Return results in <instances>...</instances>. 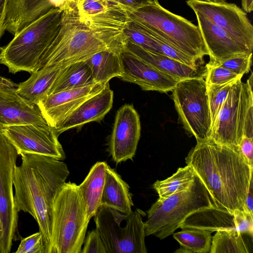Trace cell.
I'll use <instances>...</instances> for the list:
<instances>
[{
	"mask_svg": "<svg viewBox=\"0 0 253 253\" xmlns=\"http://www.w3.org/2000/svg\"><path fill=\"white\" fill-rule=\"evenodd\" d=\"M211 233L195 228H182L181 231L173 233V237L180 245L174 253H210L212 241Z\"/></svg>",
	"mask_w": 253,
	"mask_h": 253,
	"instance_id": "f546056e",
	"label": "cell"
},
{
	"mask_svg": "<svg viewBox=\"0 0 253 253\" xmlns=\"http://www.w3.org/2000/svg\"><path fill=\"white\" fill-rule=\"evenodd\" d=\"M108 83H95L50 94L37 105L47 124L55 129L81 103L100 91Z\"/></svg>",
	"mask_w": 253,
	"mask_h": 253,
	"instance_id": "e0dca14e",
	"label": "cell"
},
{
	"mask_svg": "<svg viewBox=\"0 0 253 253\" xmlns=\"http://www.w3.org/2000/svg\"><path fill=\"white\" fill-rule=\"evenodd\" d=\"M81 253H107L103 242L96 229L85 237Z\"/></svg>",
	"mask_w": 253,
	"mask_h": 253,
	"instance_id": "8d00e7d4",
	"label": "cell"
},
{
	"mask_svg": "<svg viewBox=\"0 0 253 253\" xmlns=\"http://www.w3.org/2000/svg\"><path fill=\"white\" fill-rule=\"evenodd\" d=\"M107 164L105 162L95 163L82 183L79 185L89 220L94 217L100 206Z\"/></svg>",
	"mask_w": 253,
	"mask_h": 253,
	"instance_id": "484cf974",
	"label": "cell"
},
{
	"mask_svg": "<svg viewBox=\"0 0 253 253\" xmlns=\"http://www.w3.org/2000/svg\"><path fill=\"white\" fill-rule=\"evenodd\" d=\"M207 84H221L242 79L243 76L237 75L229 69L209 62L206 65Z\"/></svg>",
	"mask_w": 253,
	"mask_h": 253,
	"instance_id": "836d02e7",
	"label": "cell"
},
{
	"mask_svg": "<svg viewBox=\"0 0 253 253\" xmlns=\"http://www.w3.org/2000/svg\"><path fill=\"white\" fill-rule=\"evenodd\" d=\"M179 228L199 229L211 233L234 230L253 236V215L244 211L232 212L213 205L192 213Z\"/></svg>",
	"mask_w": 253,
	"mask_h": 253,
	"instance_id": "5bb4252c",
	"label": "cell"
},
{
	"mask_svg": "<svg viewBox=\"0 0 253 253\" xmlns=\"http://www.w3.org/2000/svg\"><path fill=\"white\" fill-rule=\"evenodd\" d=\"M194 0V1L205 2H218L221 1L223 0Z\"/></svg>",
	"mask_w": 253,
	"mask_h": 253,
	"instance_id": "f6af8a7d",
	"label": "cell"
},
{
	"mask_svg": "<svg viewBox=\"0 0 253 253\" xmlns=\"http://www.w3.org/2000/svg\"><path fill=\"white\" fill-rule=\"evenodd\" d=\"M19 155L22 163L15 166L13 172L15 209L18 212L29 213L37 221L47 253L54 199L70 172L65 163L54 158L23 152Z\"/></svg>",
	"mask_w": 253,
	"mask_h": 253,
	"instance_id": "3957f363",
	"label": "cell"
},
{
	"mask_svg": "<svg viewBox=\"0 0 253 253\" xmlns=\"http://www.w3.org/2000/svg\"><path fill=\"white\" fill-rule=\"evenodd\" d=\"M194 11L222 29L234 40L253 49V26L247 14L236 4L224 0L205 2L187 0Z\"/></svg>",
	"mask_w": 253,
	"mask_h": 253,
	"instance_id": "4fadbf2b",
	"label": "cell"
},
{
	"mask_svg": "<svg viewBox=\"0 0 253 253\" xmlns=\"http://www.w3.org/2000/svg\"><path fill=\"white\" fill-rule=\"evenodd\" d=\"M107 0L112 1V0ZM112 2H113V1H112Z\"/></svg>",
	"mask_w": 253,
	"mask_h": 253,
	"instance_id": "bcb514c9",
	"label": "cell"
},
{
	"mask_svg": "<svg viewBox=\"0 0 253 253\" xmlns=\"http://www.w3.org/2000/svg\"><path fill=\"white\" fill-rule=\"evenodd\" d=\"M16 90L0 87V129L14 125L47 124L38 106Z\"/></svg>",
	"mask_w": 253,
	"mask_h": 253,
	"instance_id": "ac0fdd59",
	"label": "cell"
},
{
	"mask_svg": "<svg viewBox=\"0 0 253 253\" xmlns=\"http://www.w3.org/2000/svg\"><path fill=\"white\" fill-rule=\"evenodd\" d=\"M133 206L129 185L115 169L107 164L100 206L109 207L127 214L132 212Z\"/></svg>",
	"mask_w": 253,
	"mask_h": 253,
	"instance_id": "cb8c5ba5",
	"label": "cell"
},
{
	"mask_svg": "<svg viewBox=\"0 0 253 253\" xmlns=\"http://www.w3.org/2000/svg\"><path fill=\"white\" fill-rule=\"evenodd\" d=\"M123 7L129 19L175 49L198 61L209 55L198 26L166 9L158 0L134 8Z\"/></svg>",
	"mask_w": 253,
	"mask_h": 253,
	"instance_id": "277c9868",
	"label": "cell"
},
{
	"mask_svg": "<svg viewBox=\"0 0 253 253\" xmlns=\"http://www.w3.org/2000/svg\"><path fill=\"white\" fill-rule=\"evenodd\" d=\"M63 9L53 8L21 30L5 46L1 47L0 63L10 73L39 70L41 59L56 35Z\"/></svg>",
	"mask_w": 253,
	"mask_h": 253,
	"instance_id": "5b68a950",
	"label": "cell"
},
{
	"mask_svg": "<svg viewBox=\"0 0 253 253\" xmlns=\"http://www.w3.org/2000/svg\"><path fill=\"white\" fill-rule=\"evenodd\" d=\"M252 55L253 53L242 54L219 62H209L225 67L237 75L243 76L250 71Z\"/></svg>",
	"mask_w": 253,
	"mask_h": 253,
	"instance_id": "e575fe53",
	"label": "cell"
},
{
	"mask_svg": "<svg viewBox=\"0 0 253 253\" xmlns=\"http://www.w3.org/2000/svg\"><path fill=\"white\" fill-rule=\"evenodd\" d=\"M89 221L79 185L65 182L54 199L47 253H81Z\"/></svg>",
	"mask_w": 253,
	"mask_h": 253,
	"instance_id": "8992f818",
	"label": "cell"
},
{
	"mask_svg": "<svg viewBox=\"0 0 253 253\" xmlns=\"http://www.w3.org/2000/svg\"><path fill=\"white\" fill-rule=\"evenodd\" d=\"M93 84L91 71L85 61L76 62L62 68L48 95Z\"/></svg>",
	"mask_w": 253,
	"mask_h": 253,
	"instance_id": "83f0119b",
	"label": "cell"
},
{
	"mask_svg": "<svg viewBox=\"0 0 253 253\" xmlns=\"http://www.w3.org/2000/svg\"><path fill=\"white\" fill-rule=\"evenodd\" d=\"M128 20L125 8L119 4L103 14L89 18L80 16L76 6L68 5L56 35L41 59L39 69L85 61L107 49L122 51L126 40L124 30Z\"/></svg>",
	"mask_w": 253,
	"mask_h": 253,
	"instance_id": "6da1fadb",
	"label": "cell"
},
{
	"mask_svg": "<svg viewBox=\"0 0 253 253\" xmlns=\"http://www.w3.org/2000/svg\"><path fill=\"white\" fill-rule=\"evenodd\" d=\"M242 6L246 12H251L253 10V0H242Z\"/></svg>",
	"mask_w": 253,
	"mask_h": 253,
	"instance_id": "7bdbcfd3",
	"label": "cell"
},
{
	"mask_svg": "<svg viewBox=\"0 0 253 253\" xmlns=\"http://www.w3.org/2000/svg\"><path fill=\"white\" fill-rule=\"evenodd\" d=\"M140 131L139 116L133 106H122L116 113L109 144V151L115 162L132 160Z\"/></svg>",
	"mask_w": 253,
	"mask_h": 253,
	"instance_id": "9a60e30c",
	"label": "cell"
},
{
	"mask_svg": "<svg viewBox=\"0 0 253 253\" xmlns=\"http://www.w3.org/2000/svg\"><path fill=\"white\" fill-rule=\"evenodd\" d=\"M239 150L246 162L253 168V138L243 136L239 146Z\"/></svg>",
	"mask_w": 253,
	"mask_h": 253,
	"instance_id": "74e56055",
	"label": "cell"
},
{
	"mask_svg": "<svg viewBox=\"0 0 253 253\" xmlns=\"http://www.w3.org/2000/svg\"><path fill=\"white\" fill-rule=\"evenodd\" d=\"M207 188L215 206L231 211H245L253 168L239 148L208 139L197 142L185 158Z\"/></svg>",
	"mask_w": 253,
	"mask_h": 253,
	"instance_id": "7a4b0ae2",
	"label": "cell"
},
{
	"mask_svg": "<svg viewBox=\"0 0 253 253\" xmlns=\"http://www.w3.org/2000/svg\"><path fill=\"white\" fill-rule=\"evenodd\" d=\"M118 4L107 0H79L76 8L80 16L89 18L103 14Z\"/></svg>",
	"mask_w": 253,
	"mask_h": 253,
	"instance_id": "d6a6232c",
	"label": "cell"
},
{
	"mask_svg": "<svg viewBox=\"0 0 253 253\" xmlns=\"http://www.w3.org/2000/svg\"><path fill=\"white\" fill-rule=\"evenodd\" d=\"M124 213L100 206L94 216L96 230L104 245L107 253H146L143 211L136 209L127 214L124 227Z\"/></svg>",
	"mask_w": 253,
	"mask_h": 253,
	"instance_id": "9c48e42d",
	"label": "cell"
},
{
	"mask_svg": "<svg viewBox=\"0 0 253 253\" xmlns=\"http://www.w3.org/2000/svg\"><path fill=\"white\" fill-rule=\"evenodd\" d=\"M196 173L188 165L178 169L171 176L163 180H157L153 185L159 199L187 189L195 179Z\"/></svg>",
	"mask_w": 253,
	"mask_h": 253,
	"instance_id": "4dcf8cb0",
	"label": "cell"
},
{
	"mask_svg": "<svg viewBox=\"0 0 253 253\" xmlns=\"http://www.w3.org/2000/svg\"><path fill=\"white\" fill-rule=\"evenodd\" d=\"M114 93L109 83L100 91L87 98L72 111L55 128L59 135L91 122L102 120L112 107Z\"/></svg>",
	"mask_w": 253,
	"mask_h": 253,
	"instance_id": "ffe728a7",
	"label": "cell"
},
{
	"mask_svg": "<svg viewBox=\"0 0 253 253\" xmlns=\"http://www.w3.org/2000/svg\"><path fill=\"white\" fill-rule=\"evenodd\" d=\"M53 8L50 0H8L5 30L15 36Z\"/></svg>",
	"mask_w": 253,
	"mask_h": 253,
	"instance_id": "7402d4cb",
	"label": "cell"
},
{
	"mask_svg": "<svg viewBox=\"0 0 253 253\" xmlns=\"http://www.w3.org/2000/svg\"><path fill=\"white\" fill-rule=\"evenodd\" d=\"M124 49L162 72L181 80L205 78L206 66L191 67L168 56L147 50L126 38Z\"/></svg>",
	"mask_w": 253,
	"mask_h": 253,
	"instance_id": "44dd1931",
	"label": "cell"
},
{
	"mask_svg": "<svg viewBox=\"0 0 253 253\" xmlns=\"http://www.w3.org/2000/svg\"><path fill=\"white\" fill-rule=\"evenodd\" d=\"M237 81L217 85L206 84L211 125L227 97L232 85Z\"/></svg>",
	"mask_w": 253,
	"mask_h": 253,
	"instance_id": "1f68e13d",
	"label": "cell"
},
{
	"mask_svg": "<svg viewBox=\"0 0 253 253\" xmlns=\"http://www.w3.org/2000/svg\"><path fill=\"white\" fill-rule=\"evenodd\" d=\"M16 149L18 155L28 153L51 157L63 161L65 153L55 129L48 124H26L0 129Z\"/></svg>",
	"mask_w": 253,
	"mask_h": 253,
	"instance_id": "7c38bea8",
	"label": "cell"
},
{
	"mask_svg": "<svg viewBox=\"0 0 253 253\" xmlns=\"http://www.w3.org/2000/svg\"><path fill=\"white\" fill-rule=\"evenodd\" d=\"M124 33L127 39L147 50L168 56L193 68L201 66L199 61L172 48L129 18Z\"/></svg>",
	"mask_w": 253,
	"mask_h": 253,
	"instance_id": "603a6c76",
	"label": "cell"
},
{
	"mask_svg": "<svg viewBox=\"0 0 253 253\" xmlns=\"http://www.w3.org/2000/svg\"><path fill=\"white\" fill-rule=\"evenodd\" d=\"M8 0H0V39L5 32L4 21Z\"/></svg>",
	"mask_w": 253,
	"mask_h": 253,
	"instance_id": "60d3db41",
	"label": "cell"
},
{
	"mask_svg": "<svg viewBox=\"0 0 253 253\" xmlns=\"http://www.w3.org/2000/svg\"><path fill=\"white\" fill-rule=\"evenodd\" d=\"M248 237L253 236L234 230L216 231L212 238L210 253H251Z\"/></svg>",
	"mask_w": 253,
	"mask_h": 253,
	"instance_id": "f1b7e54d",
	"label": "cell"
},
{
	"mask_svg": "<svg viewBox=\"0 0 253 253\" xmlns=\"http://www.w3.org/2000/svg\"><path fill=\"white\" fill-rule=\"evenodd\" d=\"M107 49L99 51L85 61L89 66L94 83L106 84L122 73L120 52Z\"/></svg>",
	"mask_w": 253,
	"mask_h": 253,
	"instance_id": "4316f807",
	"label": "cell"
},
{
	"mask_svg": "<svg viewBox=\"0 0 253 253\" xmlns=\"http://www.w3.org/2000/svg\"><path fill=\"white\" fill-rule=\"evenodd\" d=\"M205 44L209 52L210 61L219 62L253 50L237 42L224 30L204 16L195 13Z\"/></svg>",
	"mask_w": 253,
	"mask_h": 253,
	"instance_id": "d6986e66",
	"label": "cell"
},
{
	"mask_svg": "<svg viewBox=\"0 0 253 253\" xmlns=\"http://www.w3.org/2000/svg\"><path fill=\"white\" fill-rule=\"evenodd\" d=\"M122 73L119 77L143 90L167 93L181 80L165 74L125 49L120 52Z\"/></svg>",
	"mask_w": 253,
	"mask_h": 253,
	"instance_id": "2e32d148",
	"label": "cell"
},
{
	"mask_svg": "<svg viewBox=\"0 0 253 253\" xmlns=\"http://www.w3.org/2000/svg\"><path fill=\"white\" fill-rule=\"evenodd\" d=\"M245 211L253 215V177L251 179L248 188L245 205Z\"/></svg>",
	"mask_w": 253,
	"mask_h": 253,
	"instance_id": "f35d334b",
	"label": "cell"
},
{
	"mask_svg": "<svg viewBox=\"0 0 253 253\" xmlns=\"http://www.w3.org/2000/svg\"><path fill=\"white\" fill-rule=\"evenodd\" d=\"M253 73L246 83L232 85L211 126L209 139L239 148L243 136L253 138Z\"/></svg>",
	"mask_w": 253,
	"mask_h": 253,
	"instance_id": "ba28073f",
	"label": "cell"
},
{
	"mask_svg": "<svg viewBox=\"0 0 253 253\" xmlns=\"http://www.w3.org/2000/svg\"><path fill=\"white\" fill-rule=\"evenodd\" d=\"M68 5L71 6H76L79 0H66Z\"/></svg>",
	"mask_w": 253,
	"mask_h": 253,
	"instance_id": "ee69618b",
	"label": "cell"
},
{
	"mask_svg": "<svg viewBox=\"0 0 253 253\" xmlns=\"http://www.w3.org/2000/svg\"><path fill=\"white\" fill-rule=\"evenodd\" d=\"M172 91V98L184 129L197 142L209 139L211 119L205 78L179 81Z\"/></svg>",
	"mask_w": 253,
	"mask_h": 253,
	"instance_id": "30bf717a",
	"label": "cell"
},
{
	"mask_svg": "<svg viewBox=\"0 0 253 253\" xmlns=\"http://www.w3.org/2000/svg\"><path fill=\"white\" fill-rule=\"evenodd\" d=\"M0 50H1V47L0 46Z\"/></svg>",
	"mask_w": 253,
	"mask_h": 253,
	"instance_id": "7dc6e473",
	"label": "cell"
},
{
	"mask_svg": "<svg viewBox=\"0 0 253 253\" xmlns=\"http://www.w3.org/2000/svg\"><path fill=\"white\" fill-rule=\"evenodd\" d=\"M63 67H43L32 73L28 80L18 84L16 92L29 101L38 105L48 95L50 88Z\"/></svg>",
	"mask_w": 253,
	"mask_h": 253,
	"instance_id": "d4e9b609",
	"label": "cell"
},
{
	"mask_svg": "<svg viewBox=\"0 0 253 253\" xmlns=\"http://www.w3.org/2000/svg\"><path fill=\"white\" fill-rule=\"evenodd\" d=\"M151 0H112L114 2L117 3L125 7L134 8L151 1Z\"/></svg>",
	"mask_w": 253,
	"mask_h": 253,
	"instance_id": "ab89813d",
	"label": "cell"
},
{
	"mask_svg": "<svg viewBox=\"0 0 253 253\" xmlns=\"http://www.w3.org/2000/svg\"><path fill=\"white\" fill-rule=\"evenodd\" d=\"M17 151L0 129V253H9L17 233L18 212L13 192Z\"/></svg>",
	"mask_w": 253,
	"mask_h": 253,
	"instance_id": "8fae6325",
	"label": "cell"
},
{
	"mask_svg": "<svg viewBox=\"0 0 253 253\" xmlns=\"http://www.w3.org/2000/svg\"><path fill=\"white\" fill-rule=\"evenodd\" d=\"M214 205L208 190L196 174L186 190L163 199H158L147 211L144 222L145 236L164 239L172 234L192 213Z\"/></svg>",
	"mask_w": 253,
	"mask_h": 253,
	"instance_id": "52a82bcc",
	"label": "cell"
},
{
	"mask_svg": "<svg viewBox=\"0 0 253 253\" xmlns=\"http://www.w3.org/2000/svg\"><path fill=\"white\" fill-rule=\"evenodd\" d=\"M15 253H44L42 233L39 231L23 239Z\"/></svg>",
	"mask_w": 253,
	"mask_h": 253,
	"instance_id": "d590c367",
	"label": "cell"
},
{
	"mask_svg": "<svg viewBox=\"0 0 253 253\" xmlns=\"http://www.w3.org/2000/svg\"><path fill=\"white\" fill-rule=\"evenodd\" d=\"M17 87L18 84L13 83L11 80L0 76V87L16 89Z\"/></svg>",
	"mask_w": 253,
	"mask_h": 253,
	"instance_id": "b9f144b4",
	"label": "cell"
}]
</instances>
